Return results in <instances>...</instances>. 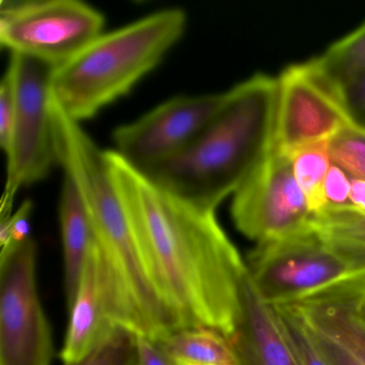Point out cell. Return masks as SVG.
Returning a JSON list of instances; mask_svg holds the SVG:
<instances>
[{
  "instance_id": "obj_1",
  "label": "cell",
  "mask_w": 365,
  "mask_h": 365,
  "mask_svg": "<svg viewBox=\"0 0 365 365\" xmlns=\"http://www.w3.org/2000/svg\"><path fill=\"white\" fill-rule=\"evenodd\" d=\"M106 159L138 242L187 328L204 327L227 336L247 262L215 212L168 193L114 150H106Z\"/></svg>"
},
{
  "instance_id": "obj_2",
  "label": "cell",
  "mask_w": 365,
  "mask_h": 365,
  "mask_svg": "<svg viewBox=\"0 0 365 365\" xmlns=\"http://www.w3.org/2000/svg\"><path fill=\"white\" fill-rule=\"evenodd\" d=\"M57 163L78 191L99 249L110 318L161 339L185 319L143 251L108 172L106 150L51 97Z\"/></svg>"
},
{
  "instance_id": "obj_3",
  "label": "cell",
  "mask_w": 365,
  "mask_h": 365,
  "mask_svg": "<svg viewBox=\"0 0 365 365\" xmlns=\"http://www.w3.org/2000/svg\"><path fill=\"white\" fill-rule=\"evenodd\" d=\"M277 97L272 76L243 81L226 91L219 112L185 150L143 174L179 200L215 212L272 150Z\"/></svg>"
},
{
  "instance_id": "obj_4",
  "label": "cell",
  "mask_w": 365,
  "mask_h": 365,
  "mask_svg": "<svg viewBox=\"0 0 365 365\" xmlns=\"http://www.w3.org/2000/svg\"><path fill=\"white\" fill-rule=\"evenodd\" d=\"M187 25L185 10L168 8L101 34L51 70V96L73 120L93 118L153 71L183 37Z\"/></svg>"
},
{
  "instance_id": "obj_5",
  "label": "cell",
  "mask_w": 365,
  "mask_h": 365,
  "mask_svg": "<svg viewBox=\"0 0 365 365\" xmlns=\"http://www.w3.org/2000/svg\"><path fill=\"white\" fill-rule=\"evenodd\" d=\"M247 269L270 305L292 304L346 284L365 281V260L320 236L313 226L286 238L258 243Z\"/></svg>"
},
{
  "instance_id": "obj_6",
  "label": "cell",
  "mask_w": 365,
  "mask_h": 365,
  "mask_svg": "<svg viewBox=\"0 0 365 365\" xmlns=\"http://www.w3.org/2000/svg\"><path fill=\"white\" fill-rule=\"evenodd\" d=\"M106 18L78 0L1 1L0 44L53 70L103 34Z\"/></svg>"
},
{
  "instance_id": "obj_7",
  "label": "cell",
  "mask_w": 365,
  "mask_h": 365,
  "mask_svg": "<svg viewBox=\"0 0 365 365\" xmlns=\"http://www.w3.org/2000/svg\"><path fill=\"white\" fill-rule=\"evenodd\" d=\"M14 85L16 116L7 155L1 215L11 213L19 190L44 180L57 163L51 113L50 72L29 57L10 54L6 70Z\"/></svg>"
},
{
  "instance_id": "obj_8",
  "label": "cell",
  "mask_w": 365,
  "mask_h": 365,
  "mask_svg": "<svg viewBox=\"0 0 365 365\" xmlns=\"http://www.w3.org/2000/svg\"><path fill=\"white\" fill-rule=\"evenodd\" d=\"M36 256L31 237L1 247L0 365L52 364V331L38 294Z\"/></svg>"
},
{
  "instance_id": "obj_9",
  "label": "cell",
  "mask_w": 365,
  "mask_h": 365,
  "mask_svg": "<svg viewBox=\"0 0 365 365\" xmlns=\"http://www.w3.org/2000/svg\"><path fill=\"white\" fill-rule=\"evenodd\" d=\"M232 196L237 230L257 245L312 227L313 213L294 178L292 159L273 149Z\"/></svg>"
},
{
  "instance_id": "obj_10",
  "label": "cell",
  "mask_w": 365,
  "mask_h": 365,
  "mask_svg": "<svg viewBox=\"0 0 365 365\" xmlns=\"http://www.w3.org/2000/svg\"><path fill=\"white\" fill-rule=\"evenodd\" d=\"M277 83L273 150L289 157L305 147L330 142L349 127L335 87L312 61L288 66Z\"/></svg>"
},
{
  "instance_id": "obj_11",
  "label": "cell",
  "mask_w": 365,
  "mask_h": 365,
  "mask_svg": "<svg viewBox=\"0 0 365 365\" xmlns=\"http://www.w3.org/2000/svg\"><path fill=\"white\" fill-rule=\"evenodd\" d=\"M225 99L226 91L170 98L138 120L116 128L113 150L136 170L146 172L185 150Z\"/></svg>"
},
{
  "instance_id": "obj_12",
  "label": "cell",
  "mask_w": 365,
  "mask_h": 365,
  "mask_svg": "<svg viewBox=\"0 0 365 365\" xmlns=\"http://www.w3.org/2000/svg\"><path fill=\"white\" fill-rule=\"evenodd\" d=\"M236 365H299L272 305L258 292L249 269L239 282V305L225 337Z\"/></svg>"
},
{
  "instance_id": "obj_13",
  "label": "cell",
  "mask_w": 365,
  "mask_h": 365,
  "mask_svg": "<svg viewBox=\"0 0 365 365\" xmlns=\"http://www.w3.org/2000/svg\"><path fill=\"white\" fill-rule=\"evenodd\" d=\"M365 281L346 284L288 305L305 324L320 331L365 365V324L359 303Z\"/></svg>"
},
{
  "instance_id": "obj_14",
  "label": "cell",
  "mask_w": 365,
  "mask_h": 365,
  "mask_svg": "<svg viewBox=\"0 0 365 365\" xmlns=\"http://www.w3.org/2000/svg\"><path fill=\"white\" fill-rule=\"evenodd\" d=\"M69 309V327L61 354L65 363L84 356L114 324L108 316L97 241L89 254L76 299Z\"/></svg>"
},
{
  "instance_id": "obj_15",
  "label": "cell",
  "mask_w": 365,
  "mask_h": 365,
  "mask_svg": "<svg viewBox=\"0 0 365 365\" xmlns=\"http://www.w3.org/2000/svg\"><path fill=\"white\" fill-rule=\"evenodd\" d=\"M59 221L65 256L68 307L80 286L89 254L96 243L95 232L73 183L65 177L59 200Z\"/></svg>"
},
{
  "instance_id": "obj_16",
  "label": "cell",
  "mask_w": 365,
  "mask_h": 365,
  "mask_svg": "<svg viewBox=\"0 0 365 365\" xmlns=\"http://www.w3.org/2000/svg\"><path fill=\"white\" fill-rule=\"evenodd\" d=\"M158 341L175 364L236 365L225 337L213 329H183Z\"/></svg>"
},
{
  "instance_id": "obj_17",
  "label": "cell",
  "mask_w": 365,
  "mask_h": 365,
  "mask_svg": "<svg viewBox=\"0 0 365 365\" xmlns=\"http://www.w3.org/2000/svg\"><path fill=\"white\" fill-rule=\"evenodd\" d=\"M294 178L307 200L313 215L328 206L326 198V181L332 165L329 142L312 145L289 155Z\"/></svg>"
},
{
  "instance_id": "obj_18",
  "label": "cell",
  "mask_w": 365,
  "mask_h": 365,
  "mask_svg": "<svg viewBox=\"0 0 365 365\" xmlns=\"http://www.w3.org/2000/svg\"><path fill=\"white\" fill-rule=\"evenodd\" d=\"M312 63L333 86L365 70V23L312 59Z\"/></svg>"
},
{
  "instance_id": "obj_19",
  "label": "cell",
  "mask_w": 365,
  "mask_h": 365,
  "mask_svg": "<svg viewBox=\"0 0 365 365\" xmlns=\"http://www.w3.org/2000/svg\"><path fill=\"white\" fill-rule=\"evenodd\" d=\"M65 365H138V334L113 324L84 356Z\"/></svg>"
},
{
  "instance_id": "obj_20",
  "label": "cell",
  "mask_w": 365,
  "mask_h": 365,
  "mask_svg": "<svg viewBox=\"0 0 365 365\" xmlns=\"http://www.w3.org/2000/svg\"><path fill=\"white\" fill-rule=\"evenodd\" d=\"M312 226L318 234L365 247V210L356 207H327L313 215Z\"/></svg>"
},
{
  "instance_id": "obj_21",
  "label": "cell",
  "mask_w": 365,
  "mask_h": 365,
  "mask_svg": "<svg viewBox=\"0 0 365 365\" xmlns=\"http://www.w3.org/2000/svg\"><path fill=\"white\" fill-rule=\"evenodd\" d=\"M299 365H330L307 332L300 316L288 305H272Z\"/></svg>"
},
{
  "instance_id": "obj_22",
  "label": "cell",
  "mask_w": 365,
  "mask_h": 365,
  "mask_svg": "<svg viewBox=\"0 0 365 365\" xmlns=\"http://www.w3.org/2000/svg\"><path fill=\"white\" fill-rule=\"evenodd\" d=\"M329 153L334 165L352 178L365 181V132L347 127L329 142Z\"/></svg>"
},
{
  "instance_id": "obj_23",
  "label": "cell",
  "mask_w": 365,
  "mask_h": 365,
  "mask_svg": "<svg viewBox=\"0 0 365 365\" xmlns=\"http://www.w3.org/2000/svg\"><path fill=\"white\" fill-rule=\"evenodd\" d=\"M334 87L350 127L365 132V70Z\"/></svg>"
},
{
  "instance_id": "obj_24",
  "label": "cell",
  "mask_w": 365,
  "mask_h": 365,
  "mask_svg": "<svg viewBox=\"0 0 365 365\" xmlns=\"http://www.w3.org/2000/svg\"><path fill=\"white\" fill-rule=\"evenodd\" d=\"M33 204L31 200H24L14 215H4L0 226V242L1 247L11 242H21L29 238V219Z\"/></svg>"
},
{
  "instance_id": "obj_25",
  "label": "cell",
  "mask_w": 365,
  "mask_h": 365,
  "mask_svg": "<svg viewBox=\"0 0 365 365\" xmlns=\"http://www.w3.org/2000/svg\"><path fill=\"white\" fill-rule=\"evenodd\" d=\"M16 116V98L9 74L5 72L0 83V146L7 149Z\"/></svg>"
},
{
  "instance_id": "obj_26",
  "label": "cell",
  "mask_w": 365,
  "mask_h": 365,
  "mask_svg": "<svg viewBox=\"0 0 365 365\" xmlns=\"http://www.w3.org/2000/svg\"><path fill=\"white\" fill-rule=\"evenodd\" d=\"M301 318V317H300ZM302 319V318H301ZM303 322V320H302ZM304 324L307 332L309 333L313 343L317 349L322 352L330 365H364L362 362L354 358L349 351L341 347L336 341L327 336L324 333L312 328L309 324Z\"/></svg>"
},
{
  "instance_id": "obj_27",
  "label": "cell",
  "mask_w": 365,
  "mask_h": 365,
  "mask_svg": "<svg viewBox=\"0 0 365 365\" xmlns=\"http://www.w3.org/2000/svg\"><path fill=\"white\" fill-rule=\"evenodd\" d=\"M327 207H352L350 202V176L332 163L326 181Z\"/></svg>"
},
{
  "instance_id": "obj_28",
  "label": "cell",
  "mask_w": 365,
  "mask_h": 365,
  "mask_svg": "<svg viewBox=\"0 0 365 365\" xmlns=\"http://www.w3.org/2000/svg\"><path fill=\"white\" fill-rule=\"evenodd\" d=\"M138 365H175L159 341L138 335Z\"/></svg>"
},
{
  "instance_id": "obj_29",
  "label": "cell",
  "mask_w": 365,
  "mask_h": 365,
  "mask_svg": "<svg viewBox=\"0 0 365 365\" xmlns=\"http://www.w3.org/2000/svg\"><path fill=\"white\" fill-rule=\"evenodd\" d=\"M350 202L352 207L365 210V181L350 177Z\"/></svg>"
},
{
  "instance_id": "obj_30",
  "label": "cell",
  "mask_w": 365,
  "mask_h": 365,
  "mask_svg": "<svg viewBox=\"0 0 365 365\" xmlns=\"http://www.w3.org/2000/svg\"><path fill=\"white\" fill-rule=\"evenodd\" d=\"M359 315H360L361 319L365 324V292L361 298L360 303H359Z\"/></svg>"
},
{
  "instance_id": "obj_31",
  "label": "cell",
  "mask_w": 365,
  "mask_h": 365,
  "mask_svg": "<svg viewBox=\"0 0 365 365\" xmlns=\"http://www.w3.org/2000/svg\"><path fill=\"white\" fill-rule=\"evenodd\" d=\"M174 364H175V363H174ZM175 365H178V364H175Z\"/></svg>"
}]
</instances>
